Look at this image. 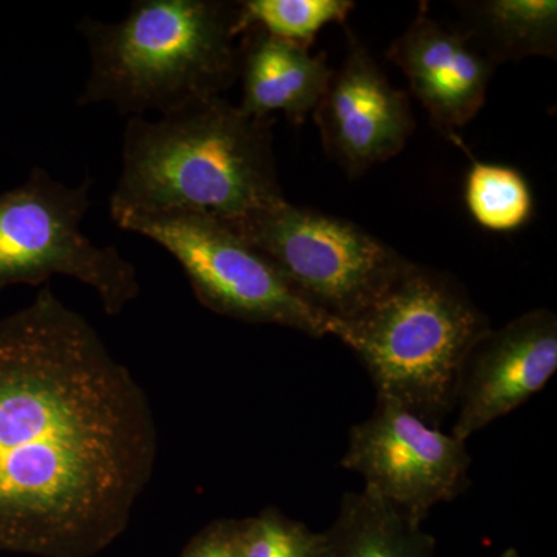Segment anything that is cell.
I'll list each match as a JSON object with an SVG mask.
<instances>
[{
  "instance_id": "8fae6325",
  "label": "cell",
  "mask_w": 557,
  "mask_h": 557,
  "mask_svg": "<svg viewBox=\"0 0 557 557\" xmlns=\"http://www.w3.org/2000/svg\"><path fill=\"white\" fill-rule=\"evenodd\" d=\"M386 54L405 73L434 126L460 143L456 129L482 109L496 65L460 28L446 27L429 16L426 7H421Z\"/></svg>"
},
{
  "instance_id": "ac0fdd59",
  "label": "cell",
  "mask_w": 557,
  "mask_h": 557,
  "mask_svg": "<svg viewBox=\"0 0 557 557\" xmlns=\"http://www.w3.org/2000/svg\"><path fill=\"white\" fill-rule=\"evenodd\" d=\"M178 557H244L240 519H219L201 528Z\"/></svg>"
},
{
  "instance_id": "d6986e66",
  "label": "cell",
  "mask_w": 557,
  "mask_h": 557,
  "mask_svg": "<svg viewBox=\"0 0 557 557\" xmlns=\"http://www.w3.org/2000/svg\"><path fill=\"white\" fill-rule=\"evenodd\" d=\"M500 557H525L518 548H507L502 553Z\"/></svg>"
},
{
  "instance_id": "6da1fadb",
  "label": "cell",
  "mask_w": 557,
  "mask_h": 557,
  "mask_svg": "<svg viewBox=\"0 0 557 557\" xmlns=\"http://www.w3.org/2000/svg\"><path fill=\"white\" fill-rule=\"evenodd\" d=\"M159 456L145 388L50 287L0 319V553L95 557Z\"/></svg>"
},
{
  "instance_id": "9a60e30c",
  "label": "cell",
  "mask_w": 557,
  "mask_h": 557,
  "mask_svg": "<svg viewBox=\"0 0 557 557\" xmlns=\"http://www.w3.org/2000/svg\"><path fill=\"white\" fill-rule=\"evenodd\" d=\"M465 203L478 225L494 233L523 228L533 215V193L515 168L472 161L465 182Z\"/></svg>"
},
{
  "instance_id": "5bb4252c",
  "label": "cell",
  "mask_w": 557,
  "mask_h": 557,
  "mask_svg": "<svg viewBox=\"0 0 557 557\" xmlns=\"http://www.w3.org/2000/svg\"><path fill=\"white\" fill-rule=\"evenodd\" d=\"M458 5L463 21L460 30L496 67L531 57L555 60L556 0H483Z\"/></svg>"
},
{
  "instance_id": "7a4b0ae2",
  "label": "cell",
  "mask_w": 557,
  "mask_h": 557,
  "mask_svg": "<svg viewBox=\"0 0 557 557\" xmlns=\"http://www.w3.org/2000/svg\"><path fill=\"white\" fill-rule=\"evenodd\" d=\"M273 124L223 97L157 120L131 116L110 215L193 212L230 225L285 200Z\"/></svg>"
},
{
  "instance_id": "4fadbf2b",
  "label": "cell",
  "mask_w": 557,
  "mask_h": 557,
  "mask_svg": "<svg viewBox=\"0 0 557 557\" xmlns=\"http://www.w3.org/2000/svg\"><path fill=\"white\" fill-rule=\"evenodd\" d=\"M324 536V557H435V539L423 523L370 491L344 494Z\"/></svg>"
},
{
  "instance_id": "8992f818",
  "label": "cell",
  "mask_w": 557,
  "mask_h": 557,
  "mask_svg": "<svg viewBox=\"0 0 557 557\" xmlns=\"http://www.w3.org/2000/svg\"><path fill=\"white\" fill-rule=\"evenodd\" d=\"M228 226L336 324L369 309L409 263L357 223L287 199Z\"/></svg>"
},
{
  "instance_id": "3957f363",
  "label": "cell",
  "mask_w": 557,
  "mask_h": 557,
  "mask_svg": "<svg viewBox=\"0 0 557 557\" xmlns=\"http://www.w3.org/2000/svg\"><path fill=\"white\" fill-rule=\"evenodd\" d=\"M237 20V2L223 0H137L121 21L86 17L90 75L78 104L131 119L223 97L239 73Z\"/></svg>"
},
{
  "instance_id": "52a82bcc",
  "label": "cell",
  "mask_w": 557,
  "mask_h": 557,
  "mask_svg": "<svg viewBox=\"0 0 557 557\" xmlns=\"http://www.w3.org/2000/svg\"><path fill=\"white\" fill-rule=\"evenodd\" d=\"M112 219L166 249L208 310L311 338L335 336L336 322L300 298L270 259L220 220L193 212H124Z\"/></svg>"
},
{
  "instance_id": "30bf717a",
  "label": "cell",
  "mask_w": 557,
  "mask_h": 557,
  "mask_svg": "<svg viewBox=\"0 0 557 557\" xmlns=\"http://www.w3.org/2000/svg\"><path fill=\"white\" fill-rule=\"evenodd\" d=\"M556 370L557 318L552 310H530L502 329L487 330L461 373L450 434L467 443L487 424L525 405Z\"/></svg>"
},
{
  "instance_id": "2e32d148",
  "label": "cell",
  "mask_w": 557,
  "mask_h": 557,
  "mask_svg": "<svg viewBox=\"0 0 557 557\" xmlns=\"http://www.w3.org/2000/svg\"><path fill=\"white\" fill-rule=\"evenodd\" d=\"M355 3L350 0H244L237 2V32L259 28L273 38L309 47L330 24H344Z\"/></svg>"
},
{
  "instance_id": "ba28073f",
  "label": "cell",
  "mask_w": 557,
  "mask_h": 557,
  "mask_svg": "<svg viewBox=\"0 0 557 557\" xmlns=\"http://www.w3.org/2000/svg\"><path fill=\"white\" fill-rule=\"evenodd\" d=\"M341 465L358 472L370 493L423 523L432 508L467 491L471 457L450 432L376 398L372 416L350 429Z\"/></svg>"
},
{
  "instance_id": "277c9868",
  "label": "cell",
  "mask_w": 557,
  "mask_h": 557,
  "mask_svg": "<svg viewBox=\"0 0 557 557\" xmlns=\"http://www.w3.org/2000/svg\"><path fill=\"white\" fill-rule=\"evenodd\" d=\"M490 329L457 281L409 262L369 309L336 324L335 338L361 359L376 398L440 428L456 409L469 354Z\"/></svg>"
},
{
  "instance_id": "e0dca14e",
  "label": "cell",
  "mask_w": 557,
  "mask_h": 557,
  "mask_svg": "<svg viewBox=\"0 0 557 557\" xmlns=\"http://www.w3.org/2000/svg\"><path fill=\"white\" fill-rule=\"evenodd\" d=\"M244 557H324V536L270 507L240 519Z\"/></svg>"
},
{
  "instance_id": "7c38bea8",
  "label": "cell",
  "mask_w": 557,
  "mask_h": 557,
  "mask_svg": "<svg viewBox=\"0 0 557 557\" xmlns=\"http://www.w3.org/2000/svg\"><path fill=\"white\" fill-rule=\"evenodd\" d=\"M333 70L325 54H311L309 47L273 38L259 28L242 35L239 109L259 120L282 112L293 124H302L327 89Z\"/></svg>"
},
{
  "instance_id": "9c48e42d",
  "label": "cell",
  "mask_w": 557,
  "mask_h": 557,
  "mask_svg": "<svg viewBox=\"0 0 557 557\" xmlns=\"http://www.w3.org/2000/svg\"><path fill=\"white\" fill-rule=\"evenodd\" d=\"M322 145L348 177L394 159L416 129L405 91L388 83L364 46L348 33V51L313 110Z\"/></svg>"
},
{
  "instance_id": "5b68a950",
  "label": "cell",
  "mask_w": 557,
  "mask_h": 557,
  "mask_svg": "<svg viewBox=\"0 0 557 557\" xmlns=\"http://www.w3.org/2000/svg\"><path fill=\"white\" fill-rule=\"evenodd\" d=\"M94 180L69 186L33 168L16 188L0 193V295L14 285L75 278L94 289L102 310L119 317L138 298V273L119 248L100 247L84 234Z\"/></svg>"
}]
</instances>
